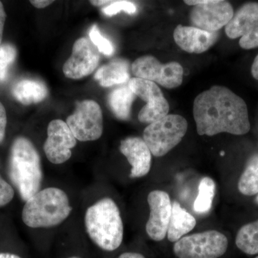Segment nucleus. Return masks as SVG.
Instances as JSON below:
<instances>
[{"mask_svg": "<svg viewBox=\"0 0 258 258\" xmlns=\"http://www.w3.org/2000/svg\"><path fill=\"white\" fill-rule=\"evenodd\" d=\"M228 247L227 237L216 230H208L181 237L174 245L178 258H218Z\"/></svg>", "mask_w": 258, "mask_h": 258, "instance_id": "obj_6", "label": "nucleus"}, {"mask_svg": "<svg viewBox=\"0 0 258 258\" xmlns=\"http://www.w3.org/2000/svg\"><path fill=\"white\" fill-rule=\"evenodd\" d=\"M84 221L88 236L98 247L111 252L120 247L123 224L119 209L112 199H101L89 207Z\"/></svg>", "mask_w": 258, "mask_h": 258, "instance_id": "obj_3", "label": "nucleus"}, {"mask_svg": "<svg viewBox=\"0 0 258 258\" xmlns=\"http://www.w3.org/2000/svg\"><path fill=\"white\" fill-rule=\"evenodd\" d=\"M196 224L195 217L181 208L177 202H174L168 227V240L170 242H177L183 236L191 232Z\"/></svg>", "mask_w": 258, "mask_h": 258, "instance_id": "obj_17", "label": "nucleus"}, {"mask_svg": "<svg viewBox=\"0 0 258 258\" xmlns=\"http://www.w3.org/2000/svg\"><path fill=\"white\" fill-rule=\"evenodd\" d=\"M17 50L14 45L5 43L0 45V81H6L10 66L15 62Z\"/></svg>", "mask_w": 258, "mask_h": 258, "instance_id": "obj_24", "label": "nucleus"}, {"mask_svg": "<svg viewBox=\"0 0 258 258\" xmlns=\"http://www.w3.org/2000/svg\"><path fill=\"white\" fill-rule=\"evenodd\" d=\"M174 39L183 50L189 53L200 54L206 52L217 42L218 32L179 25L174 30Z\"/></svg>", "mask_w": 258, "mask_h": 258, "instance_id": "obj_16", "label": "nucleus"}, {"mask_svg": "<svg viewBox=\"0 0 258 258\" xmlns=\"http://www.w3.org/2000/svg\"><path fill=\"white\" fill-rule=\"evenodd\" d=\"M30 3L37 9H42V8H46V7L53 3V1H50V0H32V1H30Z\"/></svg>", "mask_w": 258, "mask_h": 258, "instance_id": "obj_30", "label": "nucleus"}, {"mask_svg": "<svg viewBox=\"0 0 258 258\" xmlns=\"http://www.w3.org/2000/svg\"><path fill=\"white\" fill-rule=\"evenodd\" d=\"M13 94L17 101L28 106L45 100L48 94V91L46 86L41 81L24 79L15 85Z\"/></svg>", "mask_w": 258, "mask_h": 258, "instance_id": "obj_18", "label": "nucleus"}, {"mask_svg": "<svg viewBox=\"0 0 258 258\" xmlns=\"http://www.w3.org/2000/svg\"><path fill=\"white\" fill-rule=\"evenodd\" d=\"M77 144L66 122L60 119L52 120L47 127V138L44 144L45 155L54 164L66 162L72 156L71 149Z\"/></svg>", "mask_w": 258, "mask_h": 258, "instance_id": "obj_11", "label": "nucleus"}, {"mask_svg": "<svg viewBox=\"0 0 258 258\" xmlns=\"http://www.w3.org/2000/svg\"><path fill=\"white\" fill-rule=\"evenodd\" d=\"M118 258H145L143 254L137 252H124Z\"/></svg>", "mask_w": 258, "mask_h": 258, "instance_id": "obj_32", "label": "nucleus"}, {"mask_svg": "<svg viewBox=\"0 0 258 258\" xmlns=\"http://www.w3.org/2000/svg\"><path fill=\"white\" fill-rule=\"evenodd\" d=\"M72 210L66 191L57 187L45 188L25 202L22 219L31 228H47L62 223Z\"/></svg>", "mask_w": 258, "mask_h": 258, "instance_id": "obj_4", "label": "nucleus"}, {"mask_svg": "<svg viewBox=\"0 0 258 258\" xmlns=\"http://www.w3.org/2000/svg\"><path fill=\"white\" fill-rule=\"evenodd\" d=\"M241 194L253 196L258 194V154L249 158L237 184Z\"/></svg>", "mask_w": 258, "mask_h": 258, "instance_id": "obj_21", "label": "nucleus"}, {"mask_svg": "<svg viewBox=\"0 0 258 258\" xmlns=\"http://www.w3.org/2000/svg\"><path fill=\"white\" fill-rule=\"evenodd\" d=\"M6 13H5L4 6L3 3L0 1V45H1L2 40H3V30H4V26L5 20H6Z\"/></svg>", "mask_w": 258, "mask_h": 258, "instance_id": "obj_29", "label": "nucleus"}, {"mask_svg": "<svg viewBox=\"0 0 258 258\" xmlns=\"http://www.w3.org/2000/svg\"><path fill=\"white\" fill-rule=\"evenodd\" d=\"M95 79L103 87H111L130 81L128 64L126 61L115 60L100 68L95 74Z\"/></svg>", "mask_w": 258, "mask_h": 258, "instance_id": "obj_19", "label": "nucleus"}, {"mask_svg": "<svg viewBox=\"0 0 258 258\" xmlns=\"http://www.w3.org/2000/svg\"><path fill=\"white\" fill-rule=\"evenodd\" d=\"M90 40L96 47L99 52L106 56H111L114 53L115 49L109 40L101 35L97 25H93L89 32Z\"/></svg>", "mask_w": 258, "mask_h": 258, "instance_id": "obj_25", "label": "nucleus"}, {"mask_svg": "<svg viewBox=\"0 0 258 258\" xmlns=\"http://www.w3.org/2000/svg\"><path fill=\"white\" fill-rule=\"evenodd\" d=\"M147 201L150 209L146 225L147 235L153 240H163L167 235L170 221L172 209L170 198L165 191L154 190L148 195Z\"/></svg>", "mask_w": 258, "mask_h": 258, "instance_id": "obj_14", "label": "nucleus"}, {"mask_svg": "<svg viewBox=\"0 0 258 258\" xmlns=\"http://www.w3.org/2000/svg\"><path fill=\"white\" fill-rule=\"evenodd\" d=\"M227 36L240 37L239 45L244 50L258 47V3L242 5L225 26Z\"/></svg>", "mask_w": 258, "mask_h": 258, "instance_id": "obj_10", "label": "nucleus"}, {"mask_svg": "<svg viewBox=\"0 0 258 258\" xmlns=\"http://www.w3.org/2000/svg\"><path fill=\"white\" fill-rule=\"evenodd\" d=\"M15 197L13 186L0 175V208L8 205Z\"/></svg>", "mask_w": 258, "mask_h": 258, "instance_id": "obj_27", "label": "nucleus"}, {"mask_svg": "<svg viewBox=\"0 0 258 258\" xmlns=\"http://www.w3.org/2000/svg\"><path fill=\"white\" fill-rule=\"evenodd\" d=\"M66 123L80 142L98 140L103 132L101 107L92 100L80 102L74 113L68 117Z\"/></svg>", "mask_w": 258, "mask_h": 258, "instance_id": "obj_8", "label": "nucleus"}, {"mask_svg": "<svg viewBox=\"0 0 258 258\" xmlns=\"http://www.w3.org/2000/svg\"><path fill=\"white\" fill-rule=\"evenodd\" d=\"M256 202H257V203L258 204V195H257V198H256Z\"/></svg>", "mask_w": 258, "mask_h": 258, "instance_id": "obj_35", "label": "nucleus"}, {"mask_svg": "<svg viewBox=\"0 0 258 258\" xmlns=\"http://www.w3.org/2000/svg\"><path fill=\"white\" fill-rule=\"evenodd\" d=\"M136 78L158 83L166 88L181 86L184 70L177 62L163 64L152 55H144L137 59L132 66Z\"/></svg>", "mask_w": 258, "mask_h": 258, "instance_id": "obj_7", "label": "nucleus"}, {"mask_svg": "<svg viewBox=\"0 0 258 258\" xmlns=\"http://www.w3.org/2000/svg\"><path fill=\"white\" fill-rule=\"evenodd\" d=\"M120 151L132 166L131 178L143 177L150 171L152 153L144 139L136 137L123 139L120 142Z\"/></svg>", "mask_w": 258, "mask_h": 258, "instance_id": "obj_15", "label": "nucleus"}, {"mask_svg": "<svg viewBox=\"0 0 258 258\" xmlns=\"http://www.w3.org/2000/svg\"><path fill=\"white\" fill-rule=\"evenodd\" d=\"M135 96L128 86L113 90L108 98V105L113 114L120 120L128 119Z\"/></svg>", "mask_w": 258, "mask_h": 258, "instance_id": "obj_20", "label": "nucleus"}, {"mask_svg": "<svg viewBox=\"0 0 258 258\" xmlns=\"http://www.w3.org/2000/svg\"><path fill=\"white\" fill-rule=\"evenodd\" d=\"M251 74L254 79L258 81V54L255 57H254L253 62L251 67Z\"/></svg>", "mask_w": 258, "mask_h": 258, "instance_id": "obj_31", "label": "nucleus"}, {"mask_svg": "<svg viewBox=\"0 0 258 258\" xmlns=\"http://www.w3.org/2000/svg\"><path fill=\"white\" fill-rule=\"evenodd\" d=\"M100 60V52L86 37L75 42L71 57L64 62L62 71L69 79H83L92 74Z\"/></svg>", "mask_w": 258, "mask_h": 258, "instance_id": "obj_13", "label": "nucleus"}, {"mask_svg": "<svg viewBox=\"0 0 258 258\" xmlns=\"http://www.w3.org/2000/svg\"><path fill=\"white\" fill-rule=\"evenodd\" d=\"M0 258H21L17 254L9 252H0Z\"/></svg>", "mask_w": 258, "mask_h": 258, "instance_id": "obj_33", "label": "nucleus"}, {"mask_svg": "<svg viewBox=\"0 0 258 258\" xmlns=\"http://www.w3.org/2000/svg\"><path fill=\"white\" fill-rule=\"evenodd\" d=\"M7 126L6 111L3 103L0 102V144L5 139V131Z\"/></svg>", "mask_w": 258, "mask_h": 258, "instance_id": "obj_28", "label": "nucleus"}, {"mask_svg": "<svg viewBox=\"0 0 258 258\" xmlns=\"http://www.w3.org/2000/svg\"><path fill=\"white\" fill-rule=\"evenodd\" d=\"M184 117L168 114L144 129L143 139L153 155L163 157L181 142L187 132Z\"/></svg>", "mask_w": 258, "mask_h": 258, "instance_id": "obj_5", "label": "nucleus"}, {"mask_svg": "<svg viewBox=\"0 0 258 258\" xmlns=\"http://www.w3.org/2000/svg\"><path fill=\"white\" fill-rule=\"evenodd\" d=\"M69 258H81V257H76V256H73V257H70Z\"/></svg>", "mask_w": 258, "mask_h": 258, "instance_id": "obj_34", "label": "nucleus"}, {"mask_svg": "<svg viewBox=\"0 0 258 258\" xmlns=\"http://www.w3.org/2000/svg\"><path fill=\"white\" fill-rule=\"evenodd\" d=\"M128 86L136 96L147 103L139 112V121L150 124L168 115L169 103L155 83L133 78L128 81Z\"/></svg>", "mask_w": 258, "mask_h": 258, "instance_id": "obj_9", "label": "nucleus"}, {"mask_svg": "<svg viewBox=\"0 0 258 258\" xmlns=\"http://www.w3.org/2000/svg\"><path fill=\"white\" fill-rule=\"evenodd\" d=\"M215 194V184L213 179L208 176L200 181L198 195L194 203V210L198 214H205L212 208Z\"/></svg>", "mask_w": 258, "mask_h": 258, "instance_id": "obj_23", "label": "nucleus"}, {"mask_svg": "<svg viewBox=\"0 0 258 258\" xmlns=\"http://www.w3.org/2000/svg\"><path fill=\"white\" fill-rule=\"evenodd\" d=\"M137 6L129 1H110L108 6L103 8L102 12L106 16L111 17L123 11L128 14H134L137 13Z\"/></svg>", "mask_w": 258, "mask_h": 258, "instance_id": "obj_26", "label": "nucleus"}, {"mask_svg": "<svg viewBox=\"0 0 258 258\" xmlns=\"http://www.w3.org/2000/svg\"><path fill=\"white\" fill-rule=\"evenodd\" d=\"M235 244L244 253L258 254V220L241 227L236 235Z\"/></svg>", "mask_w": 258, "mask_h": 258, "instance_id": "obj_22", "label": "nucleus"}, {"mask_svg": "<svg viewBox=\"0 0 258 258\" xmlns=\"http://www.w3.org/2000/svg\"><path fill=\"white\" fill-rule=\"evenodd\" d=\"M8 173L24 201H28L40 191L43 177L40 157L29 139L20 137L13 142Z\"/></svg>", "mask_w": 258, "mask_h": 258, "instance_id": "obj_2", "label": "nucleus"}, {"mask_svg": "<svg viewBox=\"0 0 258 258\" xmlns=\"http://www.w3.org/2000/svg\"><path fill=\"white\" fill-rule=\"evenodd\" d=\"M234 9L229 2L210 0L207 4L195 6L190 13L194 27L210 32L218 31L233 17Z\"/></svg>", "mask_w": 258, "mask_h": 258, "instance_id": "obj_12", "label": "nucleus"}, {"mask_svg": "<svg viewBox=\"0 0 258 258\" xmlns=\"http://www.w3.org/2000/svg\"><path fill=\"white\" fill-rule=\"evenodd\" d=\"M193 114L200 136H241L250 130L245 101L225 86H214L199 94L194 101Z\"/></svg>", "mask_w": 258, "mask_h": 258, "instance_id": "obj_1", "label": "nucleus"}, {"mask_svg": "<svg viewBox=\"0 0 258 258\" xmlns=\"http://www.w3.org/2000/svg\"><path fill=\"white\" fill-rule=\"evenodd\" d=\"M254 258H258V256H257V257H254Z\"/></svg>", "mask_w": 258, "mask_h": 258, "instance_id": "obj_36", "label": "nucleus"}]
</instances>
